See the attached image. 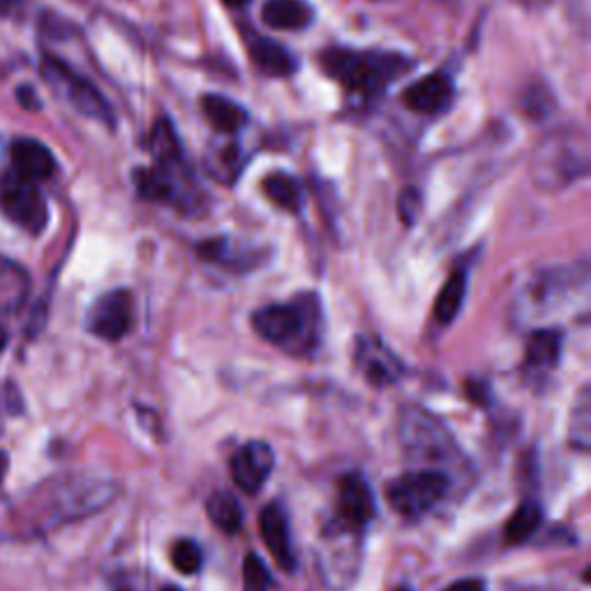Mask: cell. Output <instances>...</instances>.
<instances>
[{
    "label": "cell",
    "instance_id": "25",
    "mask_svg": "<svg viewBox=\"0 0 591 591\" xmlns=\"http://www.w3.org/2000/svg\"><path fill=\"white\" fill-rule=\"evenodd\" d=\"M541 520H543V511L541 506L533 502V499H527V502H523L520 506L515 508V513L511 515V520L506 523V541L508 543H525L529 541L531 536L536 533V529L541 527Z\"/></svg>",
    "mask_w": 591,
    "mask_h": 591
},
{
    "label": "cell",
    "instance_id": "14",
    "mask_svg": "<svg viewBox=\"0 0 591 591\" xmlns=\"http://www.w3.org/2000/svg\"><path fill=\"white\" fill-rule=\"evenodd\" d=\"M259 529H262V539L271 554L275 557L277 566L287 573H293L296 568V554L291 548V531H289V515L282 504H268L262 515H259Z\"/></svg>",
    "mask_w": 591,
    "mask_h": 591
},
{
    "label": "cell",
    "instance_id": "19",
    "mask_svg": "<svg viewBox=\"0 0 591 591\" xmlns=\"http://www.w3.org/2000/svg\"><path fill=\"white\" fill-rule=\"evenodd\" d=\"M562 342H564V336L557 328L536 330L527 344L525 365L533 369V373H548V369H552L559 363Z\"/></svg>",
    "mask_w": 591,
    "mask_h": 591
},
{
    "label": "cell",
    "instance_id": "16",
    "mask_svg": "<svg viewBox=\"0 0 591 591\" xmlns=\"http://www.w3.org/2000/svg\"><path fill=\"white\" fill-rule=\"evenodd\" d=\"M12 172L28 183L49 180L55 172V160L49 148L35 139H18L12 143Z\"/></svg>",
    "mask_w": 591,
    "mask_h": 591
},
{
    "label": "cell",
    "instance_id": "26",
    "mask_svg": "<svg viewBox=\"0 0 591 591\" xmlns=\"http://www.w3.org/2000/svg\"><path fill=\"white\" fill-rule=\"evenodd\" d=\"M151 153L155 155V162H180L183 151L176 137V129L169 123V118H160L151 133Z\"/></svg>",
    "mask_w": 591,
    "mask_h": 591
},
{
    "label": "cell",
    "instance_id": "8",
    "mask_svg": "<svg viewBox=\"0 0 591 591\" xmlns=\"http://www.w3.org/2000/svg\"><path fill=\"white\" fill-rule=\"evenodd\" d=\"M0 211L5 213V217H10L14 225L24 227L33 234L42 231L49 219L47 201L42 192L37 190V185L18 178L14 172H5L0 176Z\"/></svg>",
    "mask_w": 591,
    "mask_h": 591
},
{
    "label": "cell",
    "instance_id": "11",
    "mask_svg": "<svg viewBox=\"0 0 591 591\" xmlns=\"http://www.w3.org/2000/svg\"><path fill=\"white\" fill-rule=\"evenodd\" d=\"M185 164L180 162H155L151 169L137 172V188L143 199L162 203H188V174L183 176Z\"/></svg>",
    "mask_w": 591,
    "mask_h": 591
},
{
    "label": "cell",
    "instance_id": "31",
    "mask_svg": "<svg viewBox=\"0 0 591 591\" xmlns=\"http://www.w3.org/2000/svg\"><path fill=\"white\" fill-rule=\"evenodd\" d=\"M420 209V197L416 190H404L400 197V217L404 225H414V219Z\"/></svg>",
    "mask_w": 591,
    "mask_h": 591
},
{
    "label": "cell",
    "instance_id": "15",
    "mask_svg": "<svg viewBox=\"0 0 591 591\" xmlns=\"http://www.w3.org/2000/svg\"><path fill=\"white\" fill-rule=\"evenodd\" d=\"M404 106L412 109L414 114L435 116L449 109L453 100V84L447 74H428L404 90Z\"/></svg>",
    "mask_w": 591,
    "mask_h": 591
},
{
    "label": "cell",
    "instance_id": "30",
    "mask_svg": "<svg viewBox=\"0 0 591 591\" xmlns=\"http://www.w3.org/2000/svg\"><path fill=\"white\" fill-rule=\"evenodd\" d=\"M271 582V573L262 557L250 552L243 562V591H268Z\"/></svg>",
    "mask_w": 591,
    "mask_h": 591
},
{
    "label": "cell",
    "instance_id": "35",
    "mask_svg": "<svg viewBox=\"0 0 591 591\" xmlns=\"http://www.w3.org/2000/svg\"><path fill=\"white\" fill-rule=\"evenodd\" d=\"M227 8H246L248 3H252V0H222Z\"/></svg>",
    "mask_w": 591,
    "mask_h": 591
},
{
    "label": "cell",
    "instance_id": "28",
    "mask_svg": "<svg viewBox=\"0 0 591 591\" xmlns=\"http://www.w3.org/2000/svg\"><path fill=\"white\" fill-rule=\"evenodd\" d=\"M172 564L176 570L183 573V576H194V573H199V568L203 564V552L190 539L176 541L172 545Z\"/></svg>",
    "mask_w": 591,
    "mask_h": 591
},
{
    "label": "cell",
    "instance_id": "27",
    "mask_svg": "<svg viewBox=\"0 0 591 591\" xmlns=\"http://www.w3.org/2000/svg\"><path fill=\"white\" fill-rule=\"evenodd\" d=\"M589 406H591L589 404V388H582L576 406H573V418H570V441H573V447L580 449V451L589 449V425H591Z\"/></svg>",
    "mask_w": 591,
    "mask_h": 591
},
{
    "label": "cell",
    "instance_id": "21",
    "mask_svg": "<svg viewBox=\"0 0 591 591\" xmlns=\"http://www.w3.org/2000/svg\"><path fill=\"white\" fill-rule=\"evenodd\" d=\"M467 296V271L457 268L451 273V277L443 282L437 301H435V322L439 326H451L462 310Z\"/></svg>",
    "mask_w": 591,
    "mask_h": 591
},
{
    "label": "cell",
    "instance_id": "12",
    "mask_svg": "<svg viewBox=\"0 0 591 591\" xmlns=\"http://www.w3.org/2000/svg\"><path fill=\"white\" fill-rule=\"evenodd\" d=\"M231 478L246 494H256L275 469V453L266 441H250L231 457Z\"/></svg>",
    "mask_w": 591,
    "mask_h": 591
},
{
    "label": "cell",
    "instance_id": "36",
    "mask_svg": "<svg viewBox=\"0 0 591 591\" xmlns=\"http://www.w3.org/2000/svg\"><path fill=\"white\" fill-rule=\"evenodd\" d=\"M5 342H8V332H5L3 326H0V351L5 349Z\"/></svg>",
    "mask_w": 591,
    "mask_h": 591
},
{
    "label": "cell",
    "instance_id": "23",
    "mask_svg": "<svg viewBox=\"0 0 591 591\" xmlns=\"http://www.w3.org/2000/svg\"><path fill=\"white\" fill-rule=\"evenodd\" d=\"M262 190L277 209L289 211V213H299L303 209L305 194H303L301 183L289 174H282V172L268 174L262 183Z\"/></svg>",
    "mask_w": 591,
    "mask_h": 591
},
{
    "label": "cell",
    "instance_id": "17",
    "mask_svg": "<svg viewBox=\"0 0 591 591\" xmlns=\"http://www.w3.org/2000/svg\"><path fill=\"white\" fill-rule=\"evenodd\" d=\"M248 51L256 70L264 72L266 77H289L299 67L296 55L285 45L259 33L248 35Z\"/></svg>",
    "mask_w": 591,
    "mask_h": 591
},
{
    "label": "cell",
    "instance_id": "9",
    "mask_svg": "<svg viewBox=\"0 0 591 591\" xmlns=\"http://www.w3.org/2000/svg\"><path fill=\"white\" fill-rule=\"evenodd\" d=\"M377 504L373 488L361 474H347L340 480L336 520L330 523L332 533H361L375 520Z\"/></svg>",
    "mask_w": 591,
    "mask_h": 591
},
{
    "label": "cell",
    "instance_id": "38",
    "mask_svg": "<svg viewBox=\"0 0 591 591\" xmlns=\"http://www.w3.org/2000/svg\"><path fill=\"white\" fill-rule=\"evenodd\" d=\"M398 591H412V589H406V587H402V589H398Z\"/></svg>",
    "mask_w": 591,
    "mask_h": 591
},
{
    "label": "cell",
    "instance_id": "18",
    "mask_svg": "<svg viewBox=\"0 0 591 591\" xmlns=\"http://www.w3.org/2000/svg\"><path fill=\"white\" fill-rule=\"evenodd\" d=\"M262 22L275 30H305L314 22V8L307 0H268Z\"/></svg>",
    "mask_w": 591,
    "mask_h": 591
},
{
    "label": "cell",
    "instance_id": "37",
    "mask_svg": "<svg viewBox=\"0 0 591 591\" xmlns=\"http://www.w3.org/2000/svg\"><path fill=\"white\" fill-rule=\"evenodd\" d=\"M162 591H183V589H180V587H174V584H172V587H164Z\"/></svg>",
    "mask_w": 591,
    "mask_h": 591
},
{
    "label": "cell",
    "instance_id": "4",
    "mask_svg": "<svg viewBox=\"0 0 591 591\" xmlns=\"http://www.w3.org/2000/svg\"><path fill=\"white\" fill-rule=\"evenodd\" d=\"M398 432L404 451L425 462H449L460 465V451L447 425L418 406H404L398 423Z\"/></svg>",
    "mask_w": 591,
    "mask_h": 591
},
{
    "label": "cell",
    "instance_id": "10",
    "mask_svg": "<svg viewBox=\"0 0 591 591\" xmlns=\"http://www.w3.org/2000/svg\"><path fill=\"white\" fill-rule=\"evenodd\" d=\"M88 330L106 342H116L127 336L133 326V293L114 289L92 303L88 312Z\"/></svg>",
    "mask_w": 591,
    "mask_h": 591
},
{
    "label": "cell",
    "instance_id": "29",
    "mask_svg": "<svg viewBox=\"0 0 591 591\" xmlns=\"http://www.w3.org/2000/svg\"><path fill=\"white\" fill-rule=\"evenodd\" d=\"M209 166H211V174L217 180H227V183L234 180V174L238 172V166H240L238 148L234 143L222 146L215 155L209 158Z\"/></svg>",
    "mask_w": 591,
    "mask_h": 591
},
{
    "label": "cell",
    "instance_id": "3",
    "mask_svg": "<svg viewBox=\"0 0 591 591\" xmlns=\"http://www.w3.org/2000/svg\"><path fill=\"white\" fill-rule=\"evenodd\" d=\"M589 172L587 139L576 133L548 137L533 153V180L543 190H562Z\"/></svg>",
    "mask_w": 591,
    "mask_h": 591
},
{
    "label": "cell",
    "instance_id": "2",
    "mask_svg": "<svg viewBox=\"0 0 591 591\" xmlns=\"http://www.w3.org/2000/svg\"><path fill=\"white\" fill-rule=\"evenodd\" d=\"M322 65L328 77L365 100L383 96L388 86L414 67L412 61L400 53L354 51L342 47L326 49L322 53Z\"/></svg>",
    "mask_w": 591,
    "mask_h": 591
},
{
    "label": "cell",
    "instance_id": "33",
    "mask_svg": "<svg viewBox=\"0 0 591 591\" xmlns=\"http://www.w3.org/2000/svg\"><path fill=\"white\" fill-rule=\"evenodd\" d=\"M488 386L483 383V381H478L476 386L474 383H469V395L476 400V402H480V404H486V400H488Z\"/></svg>",
    "mask_w": 591,
    "mask_h": 591
},
{
    "label": "cell",
    "instance_id": "22",
    "mask_svg": "<svg viewBox=\"0 0 591 591\" xmlns=\"http://www.w3.org/2000/svg\"><path fill=\"white\" fill-rule=\"evenodd\" d=\"M28 296L26 271L0 254V310H16Z\"/></svg>",
    "mask_w": 591,
    "mask_h": 591
},
{
    "label": "cell",
    "instance_id": "24",
    "mask_svg": "<svg viewBox=\"0 0 591 591\" xmlns=\"http://www.w3.org/2000/svg\"><path fill=\"white\" fill-rule=\"evenodd\" d=\"M206 513L211 517V523L229 536H234L240 527H243V506H240L238 499L227 490L213 492L209 496Z\"/></svg>",
    "mask_w": 591,
    "mask_h": 591
},
{
    "label": "cell",
    "instance_id": "5",
    "mask_svg": "<svg viewBox=\"0 0 591 591\" xmlns=\"http://www.w3.org/2000/svg\"><path fill=\"white\" fill-rule=\"evenodd\" d=\"M587 266H566L536 273L520 293V310L529 317H545L587 293Z\"/></svg>",
    "mask_w": 591,
    "mask_h": 591
},
{
    "label": "cell",
    "instance_id": "13",
    "mask_svg": "<svg viewBox=\"0 0 591 591\" xmlns=\"http://www.w3.org/2000/svg\"><path fill=\"white\" fill-rule=\"evenodd\" d=\"M356 363L365 379L375 386L395 383L404 373V365L400 363V359L375 336L359 338Z\"/></svg>",
    "mask_w": 591,
    "mask_h": 591
},
{
    "label": "cell",
    "instance_id": "20",
    "mask_svg": "<svg viewBox=\"0 0 591 591\" xmlns=\"http://www.w3.org/2000/svg\"><path fill=\"white\" fill-rule=\"evenodd\" d=\"M201 111L206 114L209 123L222 135H236L248 123V111L222 96H203Z\"/></svg>",
    "mask_w": 591,
    "mask_h": 591
},
{
    "label": "cell",
    "instance_id": "32",
    "mask_svg": "<svg viewBox=\"0 0 591 591\" xmlns=\"http://www.w3.org/2000/svg\"><path fill=\"white\" fill-rule=\"evenodd\" d=\"M443 591H486V582L478 580V578H469V580L453 582L451 587H447Z\"/></svg>",
    "mask_w": 591,
    "mask_h": 591
},
{
    "label": "cell",
    "instance_id": "7",
    "mask_svg": "<svg viewBox=\"0 0 591 591\" xmlns=\"http://www.w3.org/2000/svg\"><path fill=\"white\" fill-rule=\"evenodd\" d=\"M42 74L51 84V88L59 92L63 100H67L74 109H77L79 114L106 125L114 123V114H111L102 92L88 79H84L81 74L70 70L63 61L53 59V55H47V59L42 61Z\"/></svg>",
    "mask_w": 591,
    "mask_h": 591
},
{
    "label": "cell",
    "instance_id": "1",
    "mask_svg": "<svg viewBox=\"0 0 591 591\" xmlns=\"http://www.w3.org/2000/svg\"><path fill=\"white\" fill-rule=\"evenodd\" d=\"M256 336L291 356H310L324 336V312L317 293H299L252 314Z\"/></svg>",
    "mask_w": 591,
    "mask_h": 591
},
{
    "label": "cell",
    "instance_id": "34",
    "mask_svg": "<svg viewBox=\"0 0 591 591\" xmlns=\"http://www.w3.org/2000/svg\"><path fill=\"white\" fill-rule=\"evenodd\" d=\"M8 467H10V460H8V455L3 451H0V483H3V478L8 474Z\"/></svg>",
    "mask_w": 591,
    "mask_h": 591
},
{
    "label": "cell",
    "instance_id": "6",
    "mask_svg": "<svg viewBox=\"0 0 591 591\" xmlns=\"http://www.w3.org/2000/svg\"><path fill=\"white\" fill-rule=\"evenodd\" d=\"M451 490V478L441 469L404 471L386 486V499L391 508L410 520H418L437 508Z\"/></svg>",
    "mask_w": 591,
    "mask_h": 591
}]
</instances>
